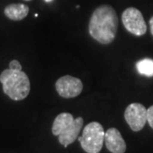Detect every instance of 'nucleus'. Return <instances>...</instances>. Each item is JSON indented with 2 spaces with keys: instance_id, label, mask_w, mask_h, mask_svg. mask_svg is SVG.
<instances>
[{
  "instance_id": "1",
  "label": "nucleus",
  "mask_w": 153,
  "mask_h": 153,
  "mask_svg": "<svg viewBox=\"0 0 153 153\" xmlns=\"http://www.w3.org/2000/svg\"><path fill=\"white\" fill-rule=\"evenodd\" d=\"M118 27V18L115 10L109 5H101L93 12L88 32L100 44H109L115 39Z\"/></svg>"
},
{
  "instance_id": "2",
  "label": "nucleus",
  "mask_w": 153,
  "mask_h": 153,
  "mask_svg": "<svg viewBox=\"0 0 153 153\" xmlns=\"http://www.w3.org/2000/svg\"><path fill=\"white\" fill-rule=\"evenodd\" d=\"M0 82L4 94L14 100H22L30 93V80L22 71L6 69L0 75Z\"/></svg>"
},
{
  "instance_id": "3",
  "label": "nucleus",
  "mask_w": 153,
  "mask_h": 153,
  "mask_svg": "<svg viewBox=\"0 0 153 153\" xmlns=\"http://www.w3.org/2000/svg\"><path fill=\"white\" fill-rule=\"evenodd\" d=\"M83 125V119L81 117L74 118L71 113L63 112L55 117L52 126V133L59 137V142L67 147L73 143Z\"/></svg>"
},
{
  "instance_id": "4",
  "label": "nucleus",
  "mask_w": 153,
  "mask_h": 153,
  "mask_svg": "<svg viewBox=\"0 0 153 153\" xmlns=\"http://www.w3.org/2000/svg\"><path fill=\"white\" fill-rule=\"evenodd\" d=\"M105 140L104 128L100 123L92 122L88 123L82 131V135L78 137L83 151L87 153H99Z\"/></svg>"
},
{
  "instance_id": "5",
  "label": "nucleus",
  "mask_w": 153,
  "mask_h": 153,
  "mask_svg": "<svg viewBox=\"0 0 153 153\" xmlns=\"http://www.w3.org/2000/svg\"><path fill=\"white\" fill-rule=\"evenodd\" d=\"M122 21L126 30L135 36H143L147 31L142 14L136 8L126 9L122 15Z\"/></svg>"
},
{
  "instance_id": "6",
  "label": "nucleus",
  "mask_w": 153,
  "mask_h": 153,
  "mask_svg": "<svg viewBox=\"0 0 153 153\" xmlns=\"http://www.w3.org/2000/svg\"><path fill=\"white\" fill-rule=\"evenodd\" d=\"M124 118L133 131H140L147 122V109L140 103L130 104L124 111Z\"/></svg>"
},
{
  "instance_id": "7",
  "label": "nucleus",
  "mask_w": 153,
  "mask_h": 153,
  "mask_svg": "<svg viewBox=\"0 0 153 153\" xmlns=\"http://www.w3.org/2000/svg\"><path fill=\"white\" fill-rule=\"evenodd\" d=\"M55 88L61 97L66 99L74 98L82 92V82L77 77L66 75L61 76L56 81Z\"/></svg>"
},
{
  "instance_id": "8",
  "label": "nucleus",
  "mask_w": 153,
  "mask_h": 153,
  "mask_svg": "<svg viewBox=\"0 0 153 153\" xmlns=\"http://www.w3.org/2000/svg\"><path fill=\"white\" fill-rule=\"evenodd\" d=\"M105 146L111 153H124L126 143L118 129L111 128L105 133Z\"/></svg>"
},
{
  "instance_id": "9",
  "label": "nucleus",
  "mask_w": 153,
  "mask_h": 153,
  "mask_svg": "<svg viewBox=\"0 0 153 153\" xmlns=\"http://www.w3.org/2000/svg\"><path fill=\"white\" fill-rule=\"evenodd\" d=\"M29 8L23 4H12L4 9V15L12 21H22L27 16Z\"/></svg>"
},
{
  "instance_id": "10",
  "label": "nucleus",
  "mask_w": 153,
  "mask_h": 153,
  "mask_svg": "<svg viewBox=\"0 0 153 153\" xmlns=\"http://www.w3.org/2000/svg\"><path fill=\"white\" fill-rule=\"evenodd\" d=\"M136 69L140 74L146 76H153V60L146 58L136 63Z\"/></svg>"
},
{
  "instance_id": "11",
  "label": "nucleus",
  "mask_w": 153,
  "mask_h": 153,
  "mask_svg": "<svg viewBox=\"0 0 153 153\" xmlns=\"http://www.w3.org/2000/svg\"><path fill=\"white\" fill-rule=\"evenodd\" d=\"M10 69H11V70H16V71H22V67L21 63L18 60H13L10 62Z\"/></svg>"
},
{
  "instance_id": "12",
  "label": "nucleus",
  "mask_w": 153,
  "mask_h": 153,
  "mask_svg": "<svg viewBox=\"0 0 153 153\" xmlns=\"http://www.w3.org/2000/svg\"><path fill=\"white\" fill-rule=\"evenodd\" d=\"M147 122L150 127L153 128V105L150 106L147 110Z\"/></svg>"
},
{
  "instance_id": "13",
  "label": "nucleus",
  "mask_w": 153,
  "mask_h": 153,
  "mask_svg": "<svg viewBox=\"0 0 153 153\" xmlns=\"http://www.w3.org/2000/svg\"><path fill=\"white\" fill-rule=\"evenodd\" d=\"M149 24H150V30H151V33H152V35L153 36V16L151 18Z\"/></svg>"
},
{
  "instance_id": "14",
  "label": "nucleus",
  "mask_w": 153,
  "mask_h": 153,
  "mask_svg": "<svg viewBox=\"0 0 153 153\" xmlns=\"http://www.w3.org/2000/svg\"><path fill=\"white\" fill-rule=\"evenodd\" d=\"M44 1H45L46 3H51V2H53L54 0H44Z\"/></svg>"
},
{
  "instance_id": "15",
  "label": "nucleus",
  "mask_w": 153,
  "mask_h": 153,
  "mask_svg": "<svg viewBox=\"0 0 153 153\" xmlns=\"http://www.w3.org/2000/svg\"><path fill=\"white\" fill-rule=\"evenodd\" d=\"M25 1H31V0H25Z\"/></svg>"
}]
</instances>
